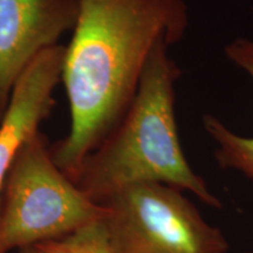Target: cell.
<instances>
[{"instance_id":"cell-1","label":"cell","mask_w":253,"mask_h":253,"mask_svg":"<svg viewBox=\"0 0 253 253\" xmlns=\"http://www.w3.org/2000/svg\"><path fill=\"white\" fill-rule=\"evenodd\" d=\"M189 25L185 0H79L61 74L71 129L50 145L53 161L72 181L125 116L155 47L176 45Z\"/></svg>"},{"instance_id":"cell-2","label":"cell","mask_w":253,"mask_h":253,"mask_svg":"<svg viewBox=\"0 0 253 253\" xmlns=\"http://www.w3.org/2000/svg\"><path fill=\"white\" fill-rule=\"evenodd\" d=\"M170 47L164 41L155 47L125 116L79 168L73 182L94 203L103 205L128 186L162 183L208 207L223 208L183 151L176 118V84L182 71Z\"/></svg>"},{"instance_id":"cell-3","label":"cell","mask_w":253,"mask_h":253,"mask_svg":"<svg viewBox=\"0 0 253 253\" xmlns=\"http://www.w3.org/2000/svg\"><path fill=\"white\" fill-rule=\"evenodd\" d=\"M107 208L91 202L53 161L41 131L15 157L0 207V253L34 248L104 219Z\"/></svg>"},{"instance_id":"cell-4","label":"cell","mask_w":253,"mask_h":253,"mask_svg":"<svg viewBox=\"0 0 253 253\" xmlns=\"http://www.w3.org/2000/svg\"><path fill=\"white\" fill-rule=\"evenodd\" d=\"M185 194L142 183L106 202L103 223L116 253H227L223 231L205 220Z\"/></svg>"},{"instance_id":"cell-5","label":"cell","mask_w":253,"mask_h":253,"mask_svg":"<svg viewBox=\"0 0 253 253\" xmlns=\"http://www.w3.org/2000/svg\"><path fill=\"white\" fill-rule=\"evenodd\" d=\"M79 0H0V120L26 68L73 31Z\"/></svg>"},{"instance_id":"cell-6","label":"cell","mask_w":253,"mask_h":253,"mask_svg":"<svg viewBox=\"0 0 253 253\" xmlns=\"http://www.w3.org/2000/svg\"><path fill=\"white\" fill-rule=\"evenodd\" d=\"M65 46L55 45L31 63L15 84L6 113L0 120V207L2 192L15 157L48 118L61 81Z\"/></svg>"},{"instance_id":"cell-7","label":"cell","mask_w":253,"mask_h":253,"mask_svg":"<svg viewBox=\"0 0 253 253\" xmlns=\"http://www.w3.org/2000/svg\"><path fill=\"white\" fill-rule=\"evenodd\" d=\"M225 56L253 82V38L239 37L227 43ZM203 128L214 145V160L221 169L242 173L253 183V136H244L212 114H204Z\"/></svg>"},{"instance_id":"cell-8","label":"cell","mask_w":253,"mask_h":253,"mask_svg":"<svg viewBox=\"0 0 253 253\" xmlns=\"http://www.w3.org/2000/svg\"><path fill=\"white\" fill-rule=\"evenodd\" d=\"M38 253H116L103 219L81 227L71 235L34 246Z\"/></svg>"},{"instance_id":"cell-9","label":"cell","mask_w":253,"mask_h":253,"mask_svg":"<svg viewBox=\"0 0 253 253\" xmlns=\"http://www.w3.org/2000/svg\"><path fill=\"white\" fill-rule=\"evenodd\" d=\"M19 253H38L37 250L34 248H30V249H25V250H21V251H19Z\"/></svg>"}]
</instances>
